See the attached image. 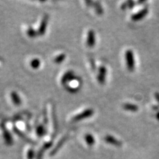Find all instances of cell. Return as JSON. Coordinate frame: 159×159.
Here are the masks:
<instances>
[{
	"instance_id": "1",
	"label": "cell",
	"mask_w": 159,
	"mask_h": 159,
	"mask_svg": "<svg viewBox=\"0 0 159 159\" xmlns=\"http://www.w3.org/2000/svg\"><path fill=\"white\" fill-rule=\"evenodd\" d=\"M125 61L127 67L129 71L133 72L135 69V57H134L133 52L131 50H127L125 52Z\"/></svg>"
},
{
	"instance_id": "2",
	"label": "cell",
	"mask_w": 159,
	"mask_h": 159,
	"mask_svg": "<svg viewBox=\"0 0 159 159\" xmlns=\"http://www.w3.org/2000/svg\"><path fill=\"white\" fill-rule=\"evenodd\" d=\"M93 114V110L92 109H86V110L83 111L82 112L80 113L77 115L74 116V117H72V118L71 119V121L72 122H76L78 121H81L83 120L84 119H87L88 117H90Z\"/></svg>"
},
{
	"instance_id": "3",
	"label": "cell",
	"mask_w": 159,
	"mask_h": 159,
	"mask_svg": "<svg viewBox=\"0 0 159 159\" xmlns=\"http://www.w3.org/2000/svg\"><path fill=\"white\" fill-rule=\"evenodd\" d=\"M0 127H1L3 132V137L5 140V142H6L7 145H11L13 144V139H12L11 135L7 129L6 127H5L4 123H2V121L0 123Z\"/></svg>"
},
{
	"instance_id": "4",
	"label": "cell",
	"mask_w": 159,
	"mask_h": 159,
	"mask_svg": "<svg viewBox=\"0 0 159 159\" xmlns=\"http://www.w3.org/2000/svg\"><path fill=\"white\" fill-rule=\"evenodd\" d=\"M48 21V16H47V15H44L41 19V23L39 24V26L37 30V33L39 35H43V34L45 33Z\"/></svg>"
},
{
	"instance_id": "5",
	"label": "cell",
	"mask_w": 159,
	"mask_h": 159,
	"mask_svg": "<svg viewBox=\"0 0 159 159\" xmlns=\"http://www.w3.org/2000/svg\"><path fill=\"white\" fill-rule=\"evenodd\" d=\"M76 78V77L74 74V72L71 70H69L63 74V76L61 78V82L63 86H66L68 83L72 81L73 80H74Z\"/></svg>"
},
{
	"instance_id": "6",
	"label": "cell",
	"mask_w": 159,
	"mask_h": 159,
	"mask_svg": "<svg viewBox=\"0 0 159 159\" xmlns=\"http://www.w3.org/2000/svg\"><path fill=\"white\" fill-rule=\"evenodd\" d=\"M148 10L147 7H145V8L141 9L140 11H139L137 13L133 15V16H131V19L134 21H139V20H141L145 17L148 14Z\"/></svg>"
},
{
	"instance_id": "7",
	"label": "cell",
	"mask_w": 159,
	"mask_h": 159,
	"mask_svg": "<svg viewBox=\"0 0 159 159\" xmlns=\"http://www.w3.org/2000/svg\"><path fill=\"white\" fill-rule=\"evenodd\" d=\"M96 39H95V33L93 30H89L88 33L87 37V45L89 47H93L95 45Z\"/></svg>"
},
{
	"instance_id": "8",
	"label": "cell",
	"mask_w": 159,
	"mask_h": 159,
	"mask_svg": "<svg viewBox=\"0 0 159 159\" xmlns=\"http://www.w3.org/2000/svg\"><path fill=\"white\" fill-rule=\"evenodd\" d=\"M107 74V70L105 66H101L99 68V75H98V81L100 84H103L106 81V76Z\"/></svg>"
},
{
	"instance_id": "9",
	"label": "cell",
	"mask_w": 159,
	"mask_h": 159,
	"mask_svg": "<svg viewBox=\"0 0 159 159\" xmlns=\"http://www.w3.org/2000/svg\"><path fill=\"white\" fill-rule=\"evenodd\" d=\"M10 98H11V101L14 105L19 106L21 105V103H22L21 98H20L19 94L16 91H12L11 93H10Z\"/></svg>"
},
{
	"instance_id": "10",
	"label": "cell",
	"mask_w": 159,
	"mask_h": 159,
	"mask_svg": "<svg viewBox=\"0 0 159 159\" xmlns=\"http://www.w3.org/2000/svg\"><path fill=\"white\" fill-rule=\"evenodd\" d=\"M123 107L124 109H125V110L131 111L133 112H135L139 109V107L136 105L132 103H125L123 106Z\"/></svg>"
},
{
	"instance_id": "11",
	"label": "cell",
	"mask_w": 159,
	"mask_h": 159,
	"mask_svg": "<svg viewBox=\"0 0 159 159\" xmlns=\"http://www.w3.org/2000/svg\"><path fill=\"white\" fill-rule=\"evenodd\" d=\"M51 145H52V143L51 142H48V143H46L45 144H44L43 147H42V148L39 152V154L37 155V159H42V157L43 155L44 152L45 151L47 148H48L50 147H51Z\"/></svg>"
},
{
	"instance_id": "12",
	"label": "cell",
	"mask_w": 159,
	"mask_h": 159,
	"mask_svg": "<svg viewBox=\"0 0 159 159\" xmlns=\"http://www.w3.org/2000/svg\"><path fill=\"white\" fill-rule=\"evenodd\" d=\"M36 133L39 137H42L46 133L45 128H44L43 124H40L36 127Z\"/></svg>"
},
{
	"instance_id": "13",
	"label": "cell",
	"mask_w": 159,
	"mask_h": 159,
	"mask_svg": "<svg viewBox=\"0 0 159 159\" xmlns=\"http://www.w3.org/2000/svg\"><path fill=\"white\" fill-rule=\"evenodd\" d=\"M66 139H67V137H66V136L62 137V139H61V141H59V143H58V144L57 145V146L55 147V148H54V150L51 152V155H55V154L57 152V151H58V149L62 147V145H63V143H64V142H65V141L66 140Z\"/></svg>"
},
{
	"instance_id": "14",
	"label": "cell",
	"mask_w": 159,
	"mask_h": 159,
	"mask_svg": "<svg viewBox=\"0 0 159 159\" xmlns=\"http://www.w3.org/2000/svg\"><path fill=\"white\" fill-rule=\"evenodd\" d=\"M30 66L33 69H38L41 66V61L39 58H34L30 61Z\"/></svg>"
},
{
	"instance_id": "15",
	"label": "cell",
	"mask_w": 159,
	"mask_h": 159,
	"mask_svg": "<svg viewBox=\"0 0 159 159\" xmlns=\"http://www.w3.org/2000/svg\"><path fill=\"white\" fill-rule=\"evenodd\" d=\"M66 58V54L64 53L59 54L57 55L54 58V62L57 64H61L62 63Z\"/></svg>"
},
{
	"instance_id": "16",
	"label": "cell",
	"mask_w": 159,
	"mask_h": 159,
	"mask_svg": "<svg viewBox=\"0 0 159 159\" xmlns=\"http://www.w3.org/2000/svg\"><path fill=\"white\" fill-rule=\"evenodd\" d=\"M26 31L27 35L31 38H34L38 34L37 31H35V30L32 28L31 26H29Z\"/></svg>"
},
{
	"instance_id": "17",
	"label": "cell",
	"mask_w": 159,
	"mask_h": 159,
	"mask_svg": "<svg viewBox=\"0 0 159 159\" xmlns=\"http://www.w3.org/2000/svg\"><path fill=\"white\" fill-rule=\"evenodd\" d=\"M86 140L89 145H92L93 143V139L91 135H87L86 137Z\"/></svg>"
},
{
	"instance_id": "18",
	"label": "cell",
	"mask_w": 159,
	"mask_h": 159,
	"mask_svg": "<svg viewBox=\"0 0 159 159\" xmlns=\"http://www.w3.org/2000/svg\"><path fill=\"white\" fill-rule=\"evenodd\" d=\"M34 151L33 150V149H31V150H29L27 152V158L28 159H33V157H34Z\"/></svg>"
},
{
	"instance_id": "19",
	"label": "cell",
	"mask_w": 159,
	"mask_h": 159,
	"mask_svg": "<svg viewBox=\"0 0 159 159\" xmlns=\"http://www.w3.org/2000/svg\"><path fill=\"white\" fill-rule=\"evenodd\" d=\"M155 98L157 99L158 103H159V93H155Z\"/></svg>"
},
{
	"instance_id": "20",
	"label": "cell",
	"mask_w": 159,
	"mask_h": 159,
	"mask_svg": "<svg viewBox=\"0 0 159 159\" xmlns=\"http://www.w3.org/2000/svg\"><path fill=\"white\" fill-rule=\"evenodd\" d=\"M157 118L158 120H159V111L157 114Z\"/></svg>"
}]
</instances>
